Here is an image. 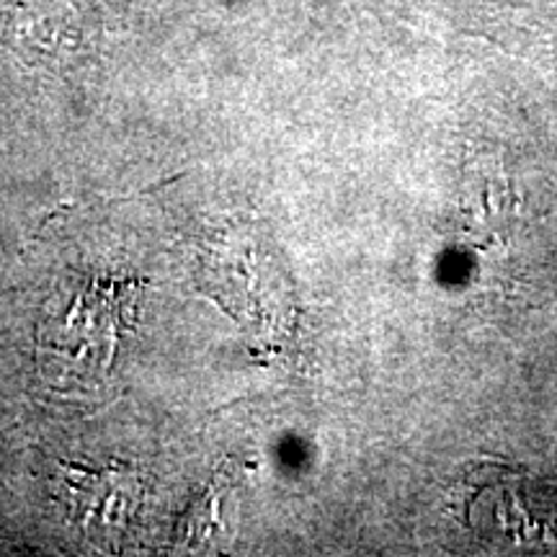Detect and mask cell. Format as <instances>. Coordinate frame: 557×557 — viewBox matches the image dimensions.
Here are the masks:
<instances>
[{
	"label": "cell",
	"mask_w": 557,
	"mask_h": 557,
	"mask_svg": "<svg viewBox=\"0 0 557 557\" xmlns=\"http://www.w3.org/2000/svg\"><path fill=\"white\" fill-rule=\"evenodd\" d=\"M60 498L83 534L99 545H116L129 532L145 504V483L137 470H86L78 465L60 468Z\"/></svg>",
	"instance_id": "6da1fadb"
}]
</instances>
